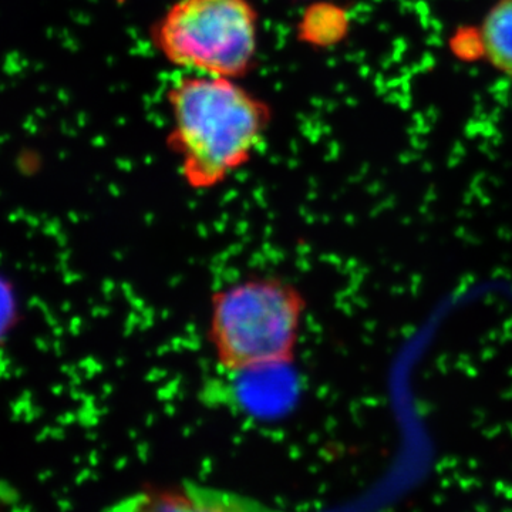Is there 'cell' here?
<instances>
[{
  "mask_svg": "<svg viewBox=\"0 0 512 512\" xmlns=\"http://www.w3.org/2000/svg\"><path fill=\"white\" fill-rule=\"evenodd\" d=\"M154 36L160 52L175 66L237 79L255 59L258 13L249 0H178Z\"/></svg>",
  "mask_w": 512,
  "mask_h": 512,
  "instance_id": "3957f363",
  "label": "cell"
},
{
  "mask_svg": "<svg viewBox=\"0 0 512 512\" xmlns=\"http://www.w3.org/2000/svg\"><path fill=\"white\" fill-rule=\"evenodd\" d=\"M15 316V303L9 285L0 279V340L5 338Z\"/></svg>",
  "mask_w": 512,
  "mask_h": 512,
  "instance_id": "8992f818",
  "label": "cell"
},
{
  "mask_svg": "<svg viewBox=\"0 0 512 512\" xmlns=\"http://www.w3.org/2000/svg\"><path fill=\"white\" fill-rule=\"evenodd\" d=\"M116 508L138 511H247L261 510L262 505L228 491L181 484L144 488L121 501Z\"/></svg>",
  "mask_w": 512,
  "mask_h": 512,
  "instance_id": "277c9868",
  "label": "cell"
},
{
  "mask_svg": "<svg viewBox=\"0 0 512 512\" xmlns=\"http://www.w3.org/2000/svg\"><path fill=\"white\" fill-rule=\"evenodd\" d=\"M171 148L185 183L210 190L244 167L261 146L271 111L234 79L192 74L168 92Z\"/></svg>",
  "mask_w": 512,
  "mask_h": 512,
  "instance_id": "6da1fadb",
  "label": "cell"
},
{
  "mask_svg": "<svg viewBox=\"0 0 512 512\" xmlns=\"http://www.w3.org/2000/svg\"><path fill=\"white\" fill-rule=\"evenodd\" d=\"M308 302L279 275H251L211 295L207 338L218 366L245 375L295 362Z\"/></svg>",
  "mask_w": 512,
  "mask_h": 512,
  "instance_id": "7a4b0ae2",
  "label": "cell"
},
{
  "mask_svg": "<svg viewBox=\"0 0 512 512\" xmlns=\"http://www.w3.org/2000/svg\"><path fill=\"white\" fill-rule=\"evenodd\" d=\"M480 37L481 56L512 80V0H497L485 13Z\"/></svg>",
  "mask_w": 512,
  "mask_h": 512,
  "instance_id": "5b68a950",
  "label": "cell"
}]
</instances>
